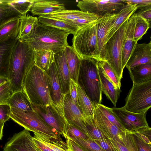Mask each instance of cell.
Here are the masks:
<instances>
[{"label":"cell","instance_id":"obj_1","mask_svg":"<svg viewBox=\"0 0 151 151\" xmlns=\"http://www.w3.org/2000/svg\"><path fill=\"white\" fill-rule=\"evenodd\" d=\"M34 50L25 42L17 40L13 49L8 79L13 93L22 91L26 75L35 64Z\"/></svg>","mask_w":151,"mask_h":151},{"label":"cell","instance_id":"obj_2","mask_svg":"<svg viewBox=\"0 0 151 151\" xmlns=\"http://www.w3.org/2000/svg\"><path fill=\"white\" fill-rule=\"evenodd\" d=\"M22 90L32 104L37 105L54 104L50 96L47 74L35 64L24 78Z\"/></svg>","mask_w":151,"mask_h":151},{"label":"cell","instance_id":"obj_3","mask_svg":"<svg viewBox=\"0 0 151 151\" xmlns=\"http://www.w3.org/2000/svg\"><path fill=\"white\" fill-rule=\"evenodd\" d=\"M71 33L42 24L39 22L30 37L26 42L34 50H48L55 53L64 50Z\"/></svg>","mask_w":151,"mask_h":151},{"label":"cell","instance_id":"obj_4","mask_svg":"<svg viewBox=\"0 0 151 151\" xmlns=\"http://www.w3.org/2000/svg\"><path fill=\"white\" fill-rule=\"evenodd\" d=\"M97 62L94 58L82 59L78 83L96 108L101 104L102 98Z\"/></svg>","mask_w":151,"mask_h":151},{"label":"cell","instance_id":"obj_5","mask_svg":"<svg viewBox=\"0 0 151 151\" xmlns=\"http://www.w3.org/2000/svg\"><path fill=\"white\" fill-rule=\"evenodd\" d=\"M9 116L10 119L24 129L40 136L52 139H61L60 135L46 124L33 110L25 111L11 108Z\"/></svg>","mask_w":151,"mask_h":151},{"label":"cell","instance_id":"obj_6","mask_svg":"<svg viewBox=\"0 0 151 151\" xmlns=\"http://www.w3.org/2000/svg\"><path fill=\"white\" fill-rule=\"evenodd\" d=\"M98 19L79 28L73 34L72 46L81 59L94 58L97 59Z\"/></svg>","mask_w":151,"mask_h":151},{"label":"cell","instance_id":"obj_7","mask_svg":"<svg viewBox=\"0 0 151 151\" xmlns=\"http://www.w3.org/2000/svg\"><path fill=\"white\" fill-rule=\"evenodd\" d=\"M129 19L109 39L105 46V61L109 64L120 80L122 78L123 71L122 62L123 45Z\"/></svg>","mask_w":151,"mask_h":151},{"label":"cell","instance_id":"obj_8","mask_svg":"<svg viewBox=\"0 0 151 151\" xmlns=\"http://www.w3.org/2000/svg\"><path fill=\"white\" fill-rule=\"evenodd\" d=\"M124 106L127 111L135 113L147 111L151 107V81L133 84Z\"/></svg>","mask_w":151,"mask_h":151},{"label":"cell","instance_id":"obj_9","mask_svg":"<svg viewBox=\"0 0 151 151\" xmlns=\"http://www.w3.org/2000/svg\"><path fill=\"white\" fill-rule=\"evenodd\" d=\"M126 4L123 0H82L78 1L77 6L83 12L100 17L118 13Z\"/></svg>","mask_w":151,"mask_h":151},{"label":"cell","instance_id":"obj_10","mask_svg":"<svg viewBox=\"0 0 151 151\" xmlns=\"http://www.w3.org/2000/svg\"><path fill=\"white\" fill-rule=\"evenodd\" d=\"M111 109L127 129L132 133H141L150 127L146 119L147 111L135 113L127 111L124 106Z\"/></svg>","mask_w":151,"mask_h":151},{"label":"cell","instance_id":"obj_11","mask_svg":"<svg viewBox=\"0 0 151 151\" xmlns=\"http://www.w3.org/2000/svg\"><path fill=\"white\" fill-rule=\"evenodd\" d=\"M31 105L33 110L40 115L46 124L58 134L63 136L66 119L54 104L37 105L31 104Z\"/></svg>","mask_w":151,"mask_h":151},{"label":"cell","instance_id":"obj_12","mask_svg":"<svg viewBox=\"0 0 151 151\" xmlns=\"http://www.w3.org/2000/svg\"><path fill=\"white\" fill-rule=\"evenodd\" d=\"M116 13L108 14L99 18L97 24V59L105 60V46L109 32Z\"/></svg>","mask_w":151,"mask_h":151},{"label":"cell","instance_id":"obj_13","mask_svg":"<svg viewBox=\"0 0 151 151\" xmlns=\"http://www.w3.org/2000/svg\"><path fill=\"white\" fill-rule=\"evenodd\" d=\"M3 151H41L29 131L25 129L16 133L6 143Z\"/></svg>","mask_w":151,"mask_h":151},{"label":"cell","instance_id":"obj_14","mask_svg":"<svg viewBox=\"0 0 151 151\" xmlns=\"http://www.w3.org/2000/svg\"><path fill=\"white\" fill-rule=\"evenodd\" d=\"M63 112L65 118L69 123L74 125L86 135L85 116L79 106L72 101L69 93L65 95Z\"/></svg>","mask_w":151,"mask_h":151},{"label":"cell","instance_id":"obj_15","mask_svg":"<svg viewBox=\"0 0 151 151\" xmlns=\"http://www.w3.org/2000/svg\"><path fill=\"white\" fill-rule=\"evenodd\" d=\"M46 72L49 77L50 94L51 99L54 104L63 115V105L65 95L62 92L54 61Z\"/></svg>","mask_w":151,"mask_h":151},{"label":"cell","instance_id":"obj_16","mask_svg":"<svg viewBox=\"0 0 151 151\" xmlns=\"http://www.w3.org/2000/svg\"><path fill=\"white\" fill-rule=\"evenodd\" d=\"M151 63V41L148 43H137L125 67L129 71L137 65Z\"/></svg>","mask_w":151,"mask_h":151},{"label":"cell","instance_id":"obj_17","mask_svg":"<svg viewBox=\"0 0 151 151\" xmlns=\"http://www.w3.org/2000/svg\"><path fill=\"white\" fill-rule=\"evenodd\" d=\"M54 63L64 95L69 93L70 76L64 50L55 54Z\"/></svg>","mask_w":151,"mask_h":151},{"label":"cell","instance_id":"obj_18","mask_svg":"<svg viewBox=\"0 0 151 151\" xmlns=\"http://www.w3.org/2000/svg\"><path fill=\"white\" fill-rule=\"evenodd\" d=\"M93 118L96 126L107 139H115L122 132L106 118L97 106L95 108Z\"/></svg>","mask_w":151,"mask_h":151},{"label":"cell","instance_id":"obj_19","mask_svg":"<svg viewBox=\"0 0 151 151\" xmlns=\"http://www.w3.org/2000/svg\"><path fill=\"white\" fill-rule=\"evenodd\" d=\"M135 24V17L133 14L128 20L123 41L122 53V66L123 70L137 43L134 40Z\"/></svg>","mask_w":151,"mask_h":151},{"label":"cell","instance_id":"obj_20","mask_svg":"<svg viewBox=\"0 0 151 151\" xmlns=\"http://www.w3.org/2000/svg\"><path fill=\"white\" fill-rule=\"evenodd\" d=\"M65 9L64 4L58 1L34 0L30 11L34 15L40 16L58 12Z\"/></svg>","mask_w":151,"mask_h":151},{"label":"cell","instance_id":"obj_21","mask_svg":"<svg viewBox=\"0 0 151 151\" xmlns=\"http://www.w3.org/2000/svg\"><path fill=\"white\" fill-rule=\"evenodd\" d=\"M19 23L18 40L26 42L30 37L39 22L38 18L27 14L19 16Z\"/></svg>","mask_w":151,"mask_h":151},{"label":"cell","instance_id":"obj_22","mask_svg":"<svg viewBox=\"0 0 151 151\" xmlns=\"http://www.w3.org/2000/svg\"><path fill=\"white\" fill-rule=\"evenodd\" d=\"M17 38L0 43V77L8 78L10 59Z\"/></svg>","mask_w":151,"mask_h":151},{"label":"cell","instance_id":"obj_23","mask_svg":"<svg viewBox=\"0 0 151 151\" xmlns=\"http://www.w3.org/2000/svg\"><path fill=\"white\" fill-rule=\"evenodd\" d=\"M108 139L119 151H139L134 136L128 130L122 131L115 139Z\"/></svg>","mask_w":151,"mask_h":151},{"label":"cell","instance_id":"obj_24","mask_svg":"<svg viewBox=\"0 0 151 151\" xmlns=\"http://www.w3.org/2000/svg\"><path fill=\"white\" fill-rule=\"evenodd\" d=\"M97 66L102 93L116 106L119 97L121 89L117 88L115 86L98 62Z\"/></svg>","mask_w":151,"mask_h":151},{"label":"cell","instance_id":"obj_25","mask_svg":"<svg viewBox=\"0 0 151 151\" xmlns=\"http://www.w3.org/2000/svg\"><path fill=\"white\" fill-rule=\"evenodd\" d=\"M34 134L33 140L41 151H67L66 143L62 139H48Z\"/></svg>","mask_w":151,"mask_h":151},{"label":"cell","instance_id":"obj_26","mask_svg":"<svg viewBox=\"0 0 151 151\" xmlns=\"http://www.w3.org/2000/svg\"><path fill=\"white\" fill-rule=\"evenodd\" d=\"M64 51L70 78L76 83L78 78L81 59L72 46L67 45Z\"/></svg>","mask_w":151,"mask_h":151},{"label":"cell","instance_id":"obj_27","mask_svg":"<svg viewBox=\"0 0 151 151\" xmlns=\"http://www.w3.org/2000/svg\"><path fill=\"white\" fill-rule=\"evenodd\" d=\"M137 9L134 5L126 4L117 13L109 32L108 40Z\"/></svg>","mask_w":151,"mask_h":151},{"label":"cell","instance_id":"obj_28","mask_svg":"<svg viewBox=\"0 0 151 151\" xmlns=\"http://www.w3.org/2000/svg\"><path fill=\"white\" fill-rule=\"evenodd\" d=\"M19 23L18 17L11 18L0 25V43L17 38Z\"/></svg>","mask_w":151,"mask_h":151},{"label":"cell","instance_id":"obj_29","mask_svg":"<svg viewBox=\"0 0 151 151\" xmlns=\"http://www.w3.org/2000/svg\"><path fill=\"white\" fill-rule=\"evenodd\" d=\"M133 84H141L151 81V63L141 64L129 71Z\"/></svg>","mask_w":151,"mask_h":151},{"label":"cell","instance_id":"obj_30","mask_svg":"<svg viewBox=\"0 0 151 151\" xmlns=\"http://www.w3.org/2000/svg\"><path fill=\"white\" fill-rule=\"evenodd\" d=\"M52 17L63 21H73L85 18H99L94 14L85 12L81 10H64L61 11L47 15Z\"/></svg>","mask_w":151,"mask_h":151},{"label":"cell","instance_id":"obj_31","mask_svg":"<svg viewBox=\"0 0 151 151\" xmlns=\"http://www.w3.org/2000/svg\"><path fill=\"white\" fill-rule=\"evenodd\" d=\"M8 104L11 108L24 111L33 110L31 103L22 90L13 93L8 101Z\"/></svg>","mask_w":151,"mask_h":151},{"label":"cell","instance_id":"obj_32","mask_svg":"<svg viewBox=\"0 0 151 151\" xmlns=\"http://www.w3.org/2000/svg\"><path fill=\"white\" fill-rule=\"evenodd\" d=\"M78 105L85 116H93L96 107L81 86L77 83Z\"/></svg>","mask_w":151,"mask_h":151},{"label":"cell","instance_id":"obj_33","mask_svg":"<svg viewBox=\"0 0 151 151\" xmlns=\"http://www.w3.org/2000/svg\"><path fill=\"white\" fill-rule=\"evenodd\" d=\"M35 64L45 72L54 61L55 53L48 50H34Z\"/></svg>","mask_w":151,"mask_h":151},{"label":"cell","instance_id":"obj_34","mask_svg":"<svg viewBox=\"0 0 151 151\" xmlns=\"http://www.w3.org/2000/svg\"><path fill=\"white\" fill-rule=\"evenodd\" d=\"M38 19L39 22L42 24L68 32L71 34H74L78 29L62 20L47 15L40 16Z\"/></svg>","mask_w":151,"mask_h":151},{"label":"cell","instance_id":"obj_35","mask_svg":"<svg viewBox=\"0 0 151 151\" xmlns=\"http://www.w3.org/2000/svg\"><path fill=\"white\" fill-rule=\"evenodd\" d=\"M134 14L135 17L134 40L137 43L138 41L141 40L146 34L150 27V24L142 17L135 15Z\"/></svg>","mask_w":151,"mask_h":151},{"label":"cell","instance_id":"obj_36","mask_svg":"<svg viewBox=\"0 0 151 151\" xmlns=\"http://www.w3.org/2000/svg\"><path fill=\"white\" fill-rule=\"evenodd\" d=\"M63 136L65 139L68 138L71 140L89 139L86 135L80 129L74 125L69 123L66 119Z\"/></svg>","mask_w":151,"mask_h":151},{"label":"cell","instance_id":"obj_37","mask_svg":"<svg viewBox=\"0 0 151 151\" xmlns=\"http://www.w3.org/2000/svg\"><path fill=\"white\" fill-rule=\"evenodd\" d=\"M8 0L0 3V25L9 19L20 15L7 4Z\"/></svg>","mask_w":151,"mask_h":151},{"label":"cell","instance_id":"obj_38","mask_svg":"<svg viewBox=\"0 0 151 151\" xmlns=\"http://www.w3.org/2000/svg\"><path fill=\"white\" fill-rule=\"evenodd\" d=\"M98 63L115 86L117 88L121 89V80L109 64L105 60H98Z\"/></svg>","mask_w":151,"mask_h":151},{"label":"cell","instance_id":"obj_39","mask_svg":"<svg viewBox=\"0 0 151 151\" xmlns=\"http://www.w3.org/2000/svg\"><path fill=\"white\" fill-rule=\"evenodd\" d=\"M34 1V0H8L7 3L20 15H22L30 11Z\"/></svg>","mask_w":151,"mask_h":151},{"label":"cell","instance_id":"obj_40","mask_svg":"<svg viewBox=\"0 0 151 151\" xmlns=\"http://www.w3.org/2000/svg\"><path fill=\"white\" fill-rule=\"evenodd\" d=\"M97 106L106 118L121 131H123L128 130L114 113L111 108L107 107L101 104L98 105Z\"/></svg>","mask_w":151,"mask_h":151},{"label":"cell","instance_id":"obj_41","mask_svg":"<svg viewBox=\"0 0 151 151\" xmlns=\"http://www.w3.org/2000/svg\"><path fill=\"white\" fill-rule=\"evenodd\" d=\"M71 140L75 142L83 151H106L97 143L89 139Z\"/></svg>","mask_w":151,"mask_h":151},{"label":"cell","instance_id":"obj_42","mask_svg":"<svg viewBox=\"0 0 151 151\" xmlns=\"http://www.w3.org/2000/svg\"><path fill=\"white\" fill-rule=\"evenodd\" d=\"M9 81L0 86V105L8 104V101L13 94Z\"/></svg>","mask_w":151,"mask_h":151},{"label":"cell","instance_id":"obj_43","mask_svg":"<svg viewBox=\"0 0 151 151\" xmlns=\"http://www.w3.org/2000/svg\"><path fill=\"white\" fill-rule=\"evenodd\" d=\"M106 151H119L107 139L91 140Z\"/></svg>","mask_w":151,"mask_h":151},{"label":"cell","instance_id":"obj_44","mask_svg":"<svg viewBox=\"0 0 151 151\" xmlns=\"http://www.w3.org/2000/svg\"><path fill=\"white\" fill-rule=\"evenodd\" d=\"M126 4L135 5L137 9L151 6V0H123Z\"/></svg>","mask_w":151,"mask_h":151},{"label":"cell","instance_id":"obj_45","mask_svg":"<svg viewBox=\"0 0 151 151\" xmlns=\"http://www.w3.org/2000/svg\"><path fill=\"white\" fill-rule=\"evenodd\" d=\"M11 108L7 104L0 105V122L5 123L10 118Z\"/></svg>","mask_w":151,"mask_h":151},{"label":"cell","instance_id":"obj_46","mask_svg":"<svg viewBox=\"0 0 151 151\" xmlns=\"http://www.w3.org/2000/svg\"><path fill=\"white\" fill-rule=\"evenodd\" d=\"M77 83L73 80L70 79L69 93L72 101L77 105L78 94L76 88Z\"/></svg>","mask_w":151,"mask_h":151},{"label":"cell","instance_id":"obj_47","mask_svg":"<svg viewBox=\"0 0 151 151\" xmlns=\"http://www.w3.org/2000/svg\"><path fill=\"white\" fill-rule=\"evenodd\" d=\"M134 15L140 16L147 21L150 24L151 23V6L140 9Z\"/></svg>","mask_w":151,"mask_h":151},{"label":"cell","instance_id":"obj_48","mask_svg":"<svg viewBox=\"0 0 151 151\" xmlns=\"http://www.w3.org/2000/svg\"><path fill=\"white\" fill-rule=\"evenodd\" d=\"M66 140L67 151H83L74 141L68 138Z\"/></svg>","mask_w":151,"mask_h":151},{"label":"cell","instance_id":"obj_49","mask_svg":"<svg viewBox=\"0 0 151 151\" xmlns=\"http://www.w3.org/2000/svg\"><path fill=\"white\" fill-rule=\"evenodd\" d=\"M134 137L139 151H151V145L145 143L138 137Z\"/></svg>","mask_w":151,"mask_h":151},{"label":"cell","instance_id":"obj_50","mask_svg":"<svg viewBox=\"0 0 151 151\" xmlns=\"http://www.w3.org/2000/svg\"><path fill=\"white\" fill-rule=\"evenodd\" d=\"M132 134L134 136L139 138L145 143L151 145L150 139L146 136L137 132H135Z\"/></svg>","mask_w":151,"mask_h":151},{"label":"cell","instance_id":"obj_51","mask_svg":"<svg viewBox=\"0 0 151 151\" xmlns=\"http://www.w3.org/2000/svg\"><path fill=\"white\" fill-rule=\"evenodd\" d=\"M4 122H0V140L2 139L3 137V129Z\"/></svg>","mask_w":151,"mask_h":151},{"label":"cell","instance_id":"obj_52","mask_svg":"<svg viewBox=\"0 0 151 151\" xmlns=\"http://www.w3.org/2000/svg\"><path fill=\"white\" fill-rule=\"evenodd\" d=\"M8 81H9L8 78L0 77V86Z\"/></svg>","mask_w":151,"mask_h":151},{"label":"cell","instance_id":"obj_53","mask_svg":"<svg viewBox=\"0 0 151 151\" xmlns=\"http://www.w3.org/2000/svg\"><path fill=\"white\" fill-rule=\"evenodd\" d=\"M4 0H0V3H1L4 1Z\"/></svg>","mask_w":151,"mask_h":151}]
</instances>
